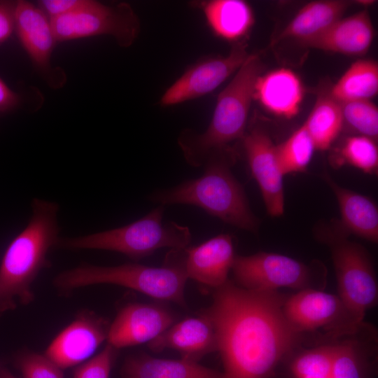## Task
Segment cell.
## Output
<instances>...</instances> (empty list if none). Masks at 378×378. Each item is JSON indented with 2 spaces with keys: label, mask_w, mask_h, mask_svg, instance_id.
I'll return each mask as SVG.
<instances>
[{
  "label": "cell",
  "mask_w": 378,
  "mask_h": 378,
  "mask_svg": "<svg viewBox=\"0 0 378 378\" xmlns=\"http://www.w3.org/2000/svg\"><path fill=\"white\" fill-rule=\"evenodd\" d=\"M260 56L250 54L218 96L212 118L202 133L184 130L178 144L186 162L202 167L213 153L228 148V144L242 139L253 99L257 79L263 73Z\"/></svg>",
  "instance_id": "cell-4"
},
{
  "label": "cell",
  "mask_w": 378,
  "mask_h": 378,
  "mask_svg": "<svg viewBox=\"0 0 378 378\" xmlns=\"http://www.w3.org/2000/svg\"><path fill=\"white\" fill-rule=\"evenodd\" d=\"M332 339L328 335H306L284 360L276 375L280 374L281 378H332Z\"/></svg>",
  "instance_id": "cell-21"
},
{
  "label": "cell",
  "mask_w": 378,
  "mask_h": 378,
  "mask_svg": "<svg viewBox=\"0 0 378 378\" xmlns=\"http://www.w3.org/2000/svg\"><path fill=\"white\" fill-rule=\"evenodd\" d=\"M175 316L159 304L131 302L122 307L110 323L107 343L115 348L149 342L173 323Z\"/></svg>",
  "instance_id": "cell-16"
},
{
  "label": "cell",
  "mask_w": 378,
  "mask_h": 378,
  "mask_svg": "<svg viewBox=\"0 0 378 378\" xmlns=\"http://www.w3.org/2000/svg\"><path fill=\"white\" fill-rule=\"evenodd\" d=\"M378 359V331L363 321L333 336L332 378H374Z\"/></svg>",
  "instance_id": "cell-15"
},
{
  "label": "cell",
  "mask_w": 378,
  "mask_h": 378,
  "mask_svg": "<svg viewBox=\"0 0 378 378\" xmlns=\"http://www.w3.org/2000/svg\"><path fill=\"white\" fill-rule=\"evenodd\" d=\"M336 164H347L368 174L377 173L378 147L376 140L357 134L347 136L340 148Z\"/></svg>",
  "instance_id": "cell-29"
},
{
  "label": "cell",
  "mask_w": 378,
  "mask_h": 378,
  "mask_svg": "<svg viewBox=\"0 0 378 378\" xmlns=\"http://www.w3.org/2000/svg\"><path fill=\"white\" fill-rule=\"evenodd\" d=\"M169 257V256H168ZM162 267H150L138 263L116 266L82 264L58 274L53 284L59 290L97 284H112L131 288L162 301L183 305L184 290L188 279L183 261L174 262L168 258Z\"/></svg>",
  "instance_id": "cell-5"
},
{
  "label": "cell",
  "mask_w": 378,
  "mask_h": 378,
  "mask_svg": "<svg viewBox=\"0 0 378 378\" xmlns=\"http://www.w3.org/2000/svg\"><path fill=\"white\" fill-rule=\"evenodd\" d=\"M2 367H4V363H3L1 360H0V369H1Z\"/></svg>",
  "instance_id": "cell-37"
},
{
  "label": "cell",
  "mask_w": 378,
  "mask_h": 378,
  "mask_svg": "<svg viewBox=\"0 0 378 378\" xmlns=\"http://www.w3.org/2000/svg\"><path fill=\"white\" fill-rule=\"evenodd\" d=\"M23 104V97L12 90L0 77V118L19 109Z\"/></svg>",
  "instance_id": "cell-35"
},
{
  "label": "cell",
  "mask_w": 378,
  "mask_h": 378,
  "mask_svg": "<svg viewBox=\"0 0 378 378\" xmlns=\"http://www.w3.org/2000/svg\"><path fill=\"white\" fill-rule=\"evenodd\" d=\"M324 179L333 192L339 204L342 228L373 243L378 241V209L370 197L337 184L328 174Z\"/></svg>",
  "instance_id": "cell-22"
},
{
  "label": "cell",
  "mask_w": 378,
  "mask_h": 378,
  "mask_svg": "<svg viewBox=\"0 0 378 378\" xmlns=\"http://www.w3.org/2000/svg\"><path fill=\"white\" fill-rule=\"evenodd\" d=\"M232 160L228 148L214 153L202 165V176L158 190L149 195V200L164 206H197L224 223L256 233L260 222L251 209L243 187L230 170Z\"/></svg>",
  "instance_id": "cell-3"
},
{
  "label": "cell",
  "mask_w": 378,
  "mask_h": 378,
  "mask_svg": "<svg viewBox=\"0 0 378 378\" xmlns=\"http://www.w3.org/2000/svg\"><path fill=\"white\" fill-rule=\"evenodd\" d=\"M316 150L312 139L304 125H301L284 141L276 146V157L283 174L304 171Z\"/></svg>",
  "instance_id": "cell-28"
},
{
  "label": "cell",
  "mask_w": 378,
  "mask_h": 378,
  "mask_svg": "<svg viewBox=\"0 0 378 378\" xmlns=\"http://www.w3.org/2000/svg\"><path fill=\"white\" fill-rule=\"evenodd\" d=\"M206 24L217 37L239 43L255 22L253 10L243 0H210L200 3Z\"/></svg>",
  "instance_id": "cell-24"
},
{
  "label": "cell",
  "mask_w": 378,
  "mask_h": 378,
  "mask_svg": "<svg viewBox=\"0 0 378 378\" xmlns=\"http://www.w3.org/2000/svg\"><path fill=\"white\" fill-rule=\"evenodd\" d=\"M118 350L107 343L98 354L76 366L73 378H109Z\"/></svg>",
  "instance_id": "cell-32"
},
{
  "label": "cell",
  "mask_w": 378,
  "mask_h": 378,
  "mask_svg": "<svg viewBox=\"0 0 378 378\" xmlns=\"http://www.w3.org/2000/svg\"><path fill=\"white\" fill-rule=\"evenodd\" d=\"M16 1H0V45L15 31Z\"/></svg>",
  "instance_id": "cell-34"
},
{
  "label": "cell",
  "mask_w": 378,
  "mask_h": 378,
  "mask_svg": "<svg viewBox=\"0 0 378 378\" xmlns=\"http://www.w3.org/2000/svg\"><path fill=\"white\" fill-rule=\"evenodd\" d=\"M350 4L349 1L342 0L311 1L298 11L275 41L295 39L304 43L342 18Z\"/></svg>",
  "instance_id": "cell-25"
},
{
  "label": "cell",
  "mask_w": 378,
  "mask_h": 378,
  "mask_svg": "<svg viewBox=\"0 0 378 378\" xmlns=\"http://www.w3.org/2000/svg\"><path fill=\"white\" fill-rule=\"evenodd\" d=\"M374 29L368 10L341 18L303 44L309 48L346 55L360 56L370 49Z\"/></svg>",
  "instance_id": "cell-19"
},
{
  "label": "cell",
  "mask_w": 378,
  "mask_h": 378,
  "mask_svg": "<svg viewBox=\"0 0 378 378\" xmlns=\"http://www.w3.org/2000/svg\"><path fill=\"white\" fill-rule=\"evenodd\" d=\"M316 237L330 248L337 279L338 296L354 314L364 319L378 302V283L368 252L349 239L339 220L322 224Z\"/></svg>",
  "instance_id": "cell-7"
},
{
  "label": "cell",
  "mask_w": 378,
  "mask_h": 378,
  "mask_svg": "<svg viewBox=\"0 0 378 378\" xmlns=\"http://www.w3.org/2000/svg\"><path fill=\"white\" fill-rule=\"evenodd\" d=\"M284 316L302 335L335 336L364 321L351 312L337 295L321 289L307 288L286 296Z\"/></svg>",
  "instance_id": "cell-10"
},
{
  "label": "cell",
  "mask_w": 378,
  "mask_h": 378,
  "mask_svg": "<svg viewBox=\"0 0 378 378\" xmlns=\"http://www.w3.org/2000/svg\"><path fill=\"white\" fill-rule=\"evenodd\" d=\"M14 365L23 378H64L63 370L44 354L20 351L15 356Z\"/></svg>",
  "instance_id": "cell-31"
},
{
  "label": "cell",
  "mask_w": 378,
  "mask_h": 378,
  "mask_svg": "<svg viewBox=\"0 0 378 378\" xmlns=\"http://www.w3.org/2000/svg\"><path fill=\"white\" fill-rule=\"evenodd\" d=\"M15 31L33 66L52 88L64 86L66 76L63 69L52 66L51 55L57 43L50 19L27 1H16Z\"/></svg>",
  "instance_id": "cell-11"
},
{
  "label": "cell",
  "mask_w": 378,
  "mask_h": 378,
  "mask_svg": "<svg viewBox=\"0 0 378 378\" xmlns=\"http://www.w3.org/2000/svg\"><path fill=\"white\" fill-rule=\"evenodd\" d=\"M304 88L292 70L280 68L263 73L256 80L253 99L272 113L291 118L300 110Z\"/></svg>",
  "instance_id": "cell-20"
},
{
  "label": "cell",
  "mask_w": 378,
  "mask_h": 378,
  "mask_svg": "<svg viewBox=\"0 0 378 378\" xmlns=\"http://www.w3.org/2000/svg\"><path fill=\"white\" fill-rule=\"evenodd\" d=\"M27 225L7 247L0 265V314L34 299L31 286L44 268L47 255L59 238L56 202L34 198Z\"/></svg>",
  "instance_id": "cell-2"
},
{
  "label": "cell",
  "mask_w": 378,
  "mask_h": 378,
  "mask_svg": "<svg viewBox=\"0 0 378 378\" xmlns=\"http://www.w3.org/2000/svg\"><path fill=\"white\" fill-rule=\"evenodd\" d=\"M92 0H41L36 6L50 18L69 14L88 7Z\"/></svg>",
  "instance_id": "cell-33"
},
{
  "label": "cell",
  "mask_w": 378,
  "mask_h": 378,
  "mask_svg": "<svg viewBox=\"0 0 378 378\" xmlns=\"http://www.w3.org/2000/svg\"><path fill=\"white\" fill-rule=\"evenodd\" d=\"M242 140L248 167L260 188L267 213L273 217L281 216L285 204L284 174L277 160L276 145L258 127L246 132Z\"/></svg>",
  "instance_id": "cell-14"
},
{
  "label": "cell",
  "mask_w": 378,
  "mask_h": 378,
  "mask_svg": "<svg viewBox=\"0 0 378 378\" xmlns=\"http://www.w3.org/2000/svg\"><path fill=\"white\" fill-rule=\"evenodd\" d=\"M121 378H224L223 372L183 358L172 360L139 354L127 356Z\"/></svg>",
  "instance_id": "cell-23"
},
{
  "label": "cell",
  "mask_w": 378,
  "mask_h": 378,
  "mask_svg": "<svg viewBox=\"0 0 378 378\" xmlns=\"http://www.w3.org/2000/svg\"><path fill=\"white\" fill-rule=\"evenodd\" d=\"M183 251V265L188 279L213 289L229 279L237 255L230 234H220Z\"/></svg>",
  "instance_id": "cell-17"
},
{
  "label": "cell",
  "mask_w": 378,
  "mask_h": 378,
  "mask_svg": "<svg viewBox=\"0 0 378 378\" xmlns=\"http://www.w3.org/2000/svg\"><path fill=\"white\" fill-rule=\"evenodd\" d=\"M0 378H17L4 366L0 369Z\"/></svg>",
  "instance_id": "cell-36"
},
{
  "label": "cell",
  "mask_w": 378,
  "mask_h": 378,
  "mask_svg": "<svg viewBox=\"0 0 378 378\" xmlns=\"http://www.w3.org/2000/svg\"><path fill=\"white\" fill-rule=\"evenodd\" d=\"M286 295L244 288L228 279L202 314L211 322L224 378H272L305 337L286 318Z\"/></svg>",
  "instance_id": "cell-1"
},
{
  "label": "cell",
  "mask_w": 378,
  "mask_h": 378,
  "mask_svg": "<svg viewBox=\"0 0 378 378\" xmlns=\"http://www.w3.org/2000/svg\"><path fill=\"white\" fill-rule=\"evenodd\" d=\"M164 206L159 205L140 219L125 226L76 237H59L56 246L69 250L115 251L137 260L157 250H182L191 241L188 227L164 220Z\"/></svg>",
  "instance_id": "cell-6"
},
{
  "label": "cell",
  "mask_w": 378,
  "mask_h": 378,
  "mask_svg": "<svg viewBox=\"0 0 378 378\" xmlns=\"http://www.w3.org/2000/svg\"><path fill=\"white\" fill-rule=\"evenodd\" d=\"M50 22L57 43L108 35L120 47L128 48L140 32L137 14L124 2L111 6L92 0L88 7L52 18Z\"/></svg>",
  "instance_id": "cell-9"
},
{
  "label": "cell",
  "mask_w": 378,
  "mask_h": 378,
  "mask_svg": "<svg viewBox=\"0 0 378 378\" xmlns=\"http://www.w3.org/2000/svg\"><path fill=\"white\" fill-rule=\"evenodd\" d=\"M250 54L237 43L225 56L200 60L190 66L162 95L159 104L167 107L206 95L239 69Z\"/></svg>",
  "instance_id": "cell-12"
},
{
  "label": "cell",
  "mask_w": 378,
  "mask_h": 378,
  "mask_svg": "<svg viewBox=\"0 0 378 378\" xmlns=\"http://www.w3.org/2000/svg\"><path fill=\"white\" fill-rule=\"evenodd\" d=\"M378 92V64L373 59L352 63L328 94L338 102L371 100Z\"/></svg>",
  "instance_id": "cell-26"
},
{
  "label": "cell",
  "mask_w": 378,
  "mask_h": 378,
  "mask_svg": "<svg viewBox=\"0 0 378 378\" xmlns=\"http://www.w3.org/2000/svg\"><path fill=\"white\" fill-rule=\"evenodd\" d=\"M302 125L316 150L328 149L343 130L340 102L328 93L321 95Z\"/></svg>",
  "instance_id": "cell-27"
},
{
  "label": "cell",
  "mask_w": 378,
  "mask_h": 378,
  "mask_svg": "<svg viewBox=\"0 0 378 378\" xmlns=\"http://www.w3.org/2000/svg\"><path fill=\"white\" fill-rule=\"evenodd\" d=\"M343 128L346 127L355 134L377 141L378 136V108L371 100L340 102Z\"/></svg>",
  "instance_id": "cell-30"
},
{
  "label": "cell",
  "mask_w": 378,
  "mask_h": 378,
  "mask_svg": "<svg viewBox=\"0 0 378 378\" xmlns=\"http://www.w3.org/2000/svg\"><path fill=\"white\" fill-rule=\"evenodd\" d=\"M325 270L319 262L307 265L285 255L269 252L236 255L231 270L237 285L260 291H279L282 288L297 291L323 290Z\"/></svg>",
  "instance_id": "cell-8"
},
{
  "label": "cell",
  "mask_w": 378,
  "mask_h": 378,
  "mask_svg": "<svg viewBox=\"0 0 378 378\" xmlns=\"http://www.w3.org/2000/svg\"><path fill=\"white\" fill-rule=\"evenodd\" d=\"M109 326L103 317L82 312L55 337L44 355L62 370L78 366L107 341Z\"/></svg>",
  "instance_id": "cell-13"
},
{
  "label": "cell",
  "mask_w": 378,
  "mask_h": 378,
  "mask_svg": "<svg viewBox=\"0 0 378 378\" xmlns=\"http://www.w3.org/2000/svg\"><path fill=\"white\" fill-rule=\"evenodd\" d=\"M148 348L154 352L165 349L178 351L181 358L198 362L204 356L217 351L214 326L202 313L173 323L152 341Z\"/></svg>",
  "instance_id": "cell-18"
}]
</instances>
